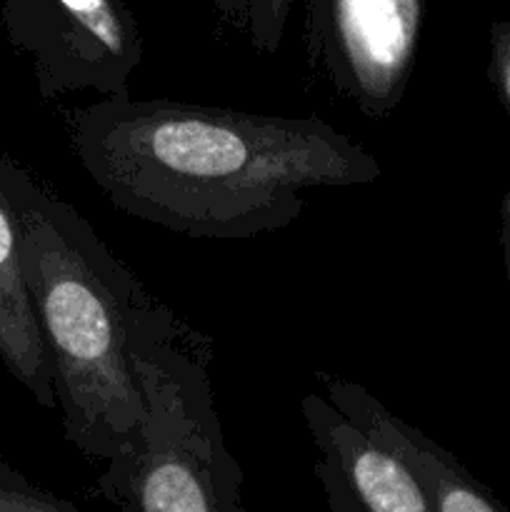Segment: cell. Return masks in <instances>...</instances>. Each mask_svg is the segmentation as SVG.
Wrapping results in <instances>:
<instances>
[{"instance_id":"obj_1","label":"cell","mask_w":510,"mask_h":512,"mask_svg":"<svg viewBox=\"0 0 510 512\" xmlns=\"http://www.w3.org/2000/svg\"><path fill=\"white\" fill-rule=\"evenodd\" d=\"M88 178L130 218L198 240L278 233L315 188L370 185L378 158L315 115L105 98L65 115Z\"/></svg>"},{"instance_id":"obj_2","label":"cell","mask_w":510,"mask_h":512,"mask_svg":"<svg viewBox=\"0 0 510 512\" xmlns=\"http://www.w3.org/2000/svg\"><path fill=\"white\" fill-rule=\"evenodd\" d=\"M23 245V275L53 365L65 440L108 460L143 420L135 335L158 303L93 225L3 155Z\"/></svg>"},{"instance_id":"obj_3","label":"cell","mask_w":510,"mask_h":512,"mask_svg":"<svg viewBox=\"0 0 510 512\" xmlns=\"http://www.w3.org/2000/svg\"><path fill=\"white\" fill-rule=\"evenodd\" d=\"M215 340L158 303L135 335L145 415L105 460L100 498L120 512H245L243 470L225 445L210 365Z\"/></svg>"},{"instance_id":"obj_4","label":"cell","mask_w":510,"mask_h":512,"mask_svg":"<svg viewBox=\"0 0 510 512\" xmlns=\"http://www.w3.org/2000/svg\"><path fill=\"white\" fill-rule=\"evenodd\" d=\"M5 40L33 60L43 100L68 93L130 98L143 60L133 0H0Z\"/></svg>"},{"instance_id":"obj_5","label":"cell","mask_w":510,"mask_h":512,"mask_svg":"<svg viewBox=\"0 0 510 512\" xmlns=\"http://www.w3.org/2000/svg\"><path fill=\"white\" fill-rule=\"evenodd\" d=\"M308 63L365 118L403 100L423 30V0H300Z\"/></svg>"},{"instance_id":"obj_6","label":"cell","mask_w":510,"mask_h":512,"mask_svg":"<svg viewBox=\"0 0 510 512\" xmlns=\"http://www.w3.org/2000/svg\"><path fill=\"white\" fill-rule=\"evenodd\" d=\"M315 445V475L330 512H433L408 465L360 430L323 393L300 398Z\"/></svg>"},{"instance_id":"obj_7","label":"cell","mask_w":510,"mask_h":512,"mask_svg":"<svg viewBox=\"0 0 510 512\" xmlns=\"http://www.w3.org/2000/svg\"><path fill=\"white\" fill-rule=\"evenodd\" d=\"M318 385L335 408L408 465L433 512H510L453 453L390 413L363 385L333 373H318Z\"/></svg>"},{"instance_id":"obj_8","label":"cell","mask_w":510,"mask_h":512,"mask_svg":"<svg viewBox=\"0 0 510 512\" xmlns=\"http://www.w3.org/2000/svg\"><path fill=\"white\" fill-rule=\"evenodd\" d=\"M0 363L43 408H58L53 365L23 275V245L0 153Z\"/></svg>"},{"instance_id":"obj_9","label":"cell","mask_w":510,"mask_h":512,"mask_svg":"<svg viewBox=\"0 0 510 512\" xmlns=\"http://www.w3.org/2000/svg\"><path fill=\"white\" fill-rule=\"evenodd\" d=\"M293 3L295 0H213L220 20L240 30L263 55L280 50Z\"/></svg>"},{"instance_id":"obj_10","label":"cell","mask_w":510,"mask_h":512,"mask_svg":"<svg viewBox=\"0 0 510 512\" xmlns=\"http://www.w3.org/2000/svg\"><path fill=\"white\" fill-rule=\"evenodd\" d=\"M0 512H83L0 460Z\"/></svg>"},{"instance_id":"obj_11","label":"cell","mask_w":510,"mask_h":512,"mask_svg":"<svg viewBox=\"0 0 510 512\" xmlns=\"http://www.w3.org/2000/svg\"><path fill=\"white\" fill-rule=\"evenodd\" d=\"M490 83L498 90L500 103L510 113V18L490 25ZM510 198V193L505 195Z\"/></svg>"},{"instance_id":"obj_12","label":"cell","mask_w":510,"mask_h":512,"mask_svg":"<svg viewBox=\"0 0 510 512\" xmlns=\"http://www.w3.org/2000/svg\"><path fill=\"white\" fill-rule=\"evenodd\" d=\"M500 243H503L505 273H508L510 285V198H503V208H500Z\"/></svg>"}]
</instances>
